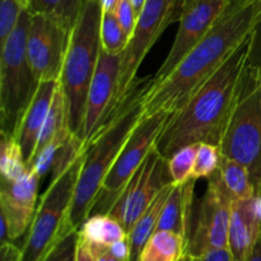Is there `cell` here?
I'll list each match as a JSON object with an SVG mask.
<instances>
[{"label":"cell","mask_w":261,"mask_h":261,"mask_svg":"<svg viewBox=\"0 0 261 261\" xmlns=\"http://www.w3.org/2000/svg\"><path fill=\"white\" fill-rule=\"evenodd\" d=\"M260 24L261 0H231L205 37L175 70L155 88L142 92L143 117L177 111Z\"/></svg>","instance_id":"cell-1"},{"label":"cell","mask_w":261,"mask_h":261,"mask_svg":"<svg viewBox=\"0 0 261 261\" xmlns=\"http://www.w3.org/2000/svg\"><path fill=\"white\" fill-rule=\"evenodd\" d=\"M256 35L257 31L250 35L218 71L171 114L155 145L166 160L185 145L221 144L251 63Z\"/></svg>","instance_id":"cell-2"},{"label":"cell","mask_w":261,"mask_h":261,"mask_svg":"<svg viewBox=\"0 0 261 261\" xmlns=\"http://www.w3.org/2000/svg\"><path fill=\"white\" fill-rule=\"evenodd\" d=\"M144 83L140 81L134 92L127 97L124 106L86 144L83 165L70 211L71 224L76 231L91 216L105 178L116 162L130 134L143 117L140 94Z\"/></svg>","instance_id":"cell-3"},{"label":"cell","mask_w":261,"mask_h":261,"mask_svg":"<svg viewBox=\"0 0 261 261\" xmlns=\"http://www.w3.org/2000/svg\"><path fill=\"white\" fill-rule=\"evenodd\" d=\"M101 0H87L70 33L60 83L68 109L69 126L81 138L86 117L87 96L101 51Z\"/></svg>","instance_id":"cell-4"},{"label":"cell","mask_w":261,"mask_h":261,"mask_svg":"<svg viewBox=\"0 0 261 261\" xmlns=\"http://www.w3.org/2000/svg\"><path fill=\"white\" fill-rule=\"evenodd\" d=\"M31 13L25 9L14 31L2 45L0 59V120L2 137L17 138L23 116L40 82L27 58V35Z\"/></svg>","instance_id":"cell-5"},{"label":"cell","mask_w":261,"mask_h":261,"mask_svg":"<svg viewBox=\"0 0 261 261\" xmlns=\"http://www.w3.org/2000/svg\"><path fill=\"white\" fill-rule=\"evenodd\" d=\"M222 155L249 170L261 196V66L250 63L236 106L221 140Z\"/></svg>","instance_id":"cell-6"},{"label":"cell","mask_w":261,"mask_h":261,"mask_svg":"<svg viewBox=\"0 0 261 261\" xmlns=\"http://www.w3.org/2000/svg\"><path fill=\"white\" fill-rule=\"evenodd\" d=\"M83 154L63 175L51 181L41 198L27 239L20 247V261H45L68 234L76 231L71 224L70 211L83 165Z\"/></svg>","instance_id":"cell-7"},{"label":"cell","mask_w":261,"mask_h":261,"mask_svg":"<svg viewBox=\"0 0 261 261\" xmlns=\"http://www.w3.org/2000/svg\"><path fill=\"white\" fill-rule=\"evenodd\" d=\"M184 2L185 0H145L144 7L138 15L137 25L130 37L129 45L121 55L119 83L110 119L124 106L127 97L140 83V81H137L140 64L163 31L173 20H178Z\"/></svg>","instance_id":"cell-8"},{"label":"cell","mask_w":261,"mask_h":261,"mask_svg":"<svg viewBox=\"0 0 261 261\" xmlns=\"http://www.w3.org/2000/svg\"><path fill=\"white\" fill-rule=\"evenodd\" d=\"M170 116V112H158L140 119L122 147L116 162L105 178L91 216L107 214L111 211L115 201L117 200L130 178L142 166L150 150L157 145Z\"/></svg>","instance_id":"cell-9"},{"label":"cell","mask_w":261,"mask_h":261,"mask_svg":"<svg viewBox=\"0 0 261 261\" xmlns=\"http://www.w3.org/2000/svg\"><path fill=\"white\" fill-rule=\"evenodd\" d=\"M233 199L227 193L219 170L208 177L203 198L194 205L186 256L195 259L212 249L228 247V229Z\"/></svg>","instance_id":"cell-10"},{"label":"cell","mask_w":261,"mask_h":261,"mask_svg":"<svg viewBox=\"0 0 261 261\" xmlns=\"http://www.w3.org/2000/svg\"><path fill=\"white\" fill-rule=\"evenodd\" d=\"M231 0H185L178 18L175 42L157 73L144 83L143 91H149L162 83L191 50L205 37Z\"/></svg>","instance_id":"cell-11"},{"label":"cell","mask_w":261,"mask_h":261,"mask_svg":"<svg viewBox=\"0 0 261 261\" xmlns=\"http://www.w3.org/2000/svg\"><path fill=\"white\" fill-rule=\"evenodd\" d=\"M167 184H172L168 172V160L154 147L130 178L107 214L117 219L129 233L161 189Z\"/></svg>","instance_id":"cell-12"},{"label":"cell","mask_w":261,"mask_h":261,"mask_svg":"<svg viewBox=\"0 0 261 261\" xmlns=\"http://www.w3.org/2000/svg\"><path fill=\"white\" fill-rule=\"evenodd\" d=\"M71 31L43 14H31L27 58L38 82L59 81Z\"/></svg>","instance_id":"cell-13"},{"label":"cell","mask_w":261,"mask_h":261,"mask_svg":"<svg viewBox=\"0 0 261 261\" xmlns=\"http://www.w3.org/2000/svg\"><path fill=\"white\" fill-rule=\"evenodd\" d=\"M41 178L28 170L18 180L3 181L0 190V242H13L30 229Z\"/></svg>","instance_id":"cell-14"},{"label":"cell","mask_w":261,"mask_h":261,"mask_svg":"<svg viewBox=\"0 0 261 261\" xmlns=\"http://www.w3.org/2000/svg\"><path fill=\"white\" fill-rule=\"evenodd\" d=\"M120 66L121 55H112L101 48L96 71L88 89L86 117L81 134V139L86 144L110 120L119 83Z\"/></svg>","instance_id":"cell-15"},{"label":"cell","mask_w":261,"mask_h":261,"mask_svg":"<svg viewBox=\"0 0 261 261\" xmlns=\"http://www.w3.org/2000/svg\"><path fill=\"white\" fill-rule=\"evenodd\" d=\"M261 233V196L232 204L228 250L232 261H246Z\"/></svg>","instance_id":"cell-16"},{"label":"cell","mask_w":261,"mask_h":261,"mask_svg":"<svg viewBox=\"0 0 261 261\" xmlns=\"http://www.w3.org/2000/svg\"><path fill=\"white\" fill-rule=\"evenodd\" d=\"M58 86L59 81L40 82L37 91L23 116L22 124L18 130L15 139L18 140L20 148H22L23 157H24L28 168L32 162L33 155H35L38 138H40L41 130H42L46 117L50 111L51 105H53Z\"/></svg>","instance_id":"cell-17"},{"label":"cell","mask_w":261,"mask_h":261,"mask_svg":"<svg viewBox=\"0 0 261 261\" xmlns=\"http://www.w3.org/2000/svg\"><path fill=\"white\" fill-rule=\"evenodd\" d=\"M195 178L181 185H173L155 231H172L185 237L188 245V236L190 232L191 219L194 213V188Z\"/></svg>","instance_id":"cell-18"},{"label":"cell","mask_w":261,"mask_h":261,"mask_svg":"<svg viewBox=\"0 0 261 261\" xmlns=\"http://www.w3.org/2000/svg\"><path fill=\"white\" fill-rule=\"evenodd\" d=\"M78 237L98 255L115 242L127 239V232L110 214H92L79 227Z\"/></svg>","instance_id":"cell-19"},{"label":"cell","mask_w":261,"mask_h":261,"mask_svg":"<svg viewBox=\"0 0 261 261\" xmlns=\"http://www.w3.org/2000/svg\"><path fill=\"white\" fill-rule=\"evenodd\" d=\"M173 184H167L161 189L160 193L152 201L147 211L139 217L137 223L132 228V231L127 233V240L130 244V252H132V259L130 261H138L143 247L147 244L149 237L155 232L160 222L161 214H162L163 206H165L166 200L172 190Z\"/></svg>","instance_id":"cell-20"},{"label":"cell","mask_w":261,"mask_h":261,"mask_svg":"<svg viewBox=\"0 0 261 261\" xmlns=\"http://www.w3.org/2000/svg\"><path fill=\"white\" fill-rule=\"evenodd\" d=\"M71 135H73V133H71L70 126H69V116L68 109H66L65 96H64L60 83H59L53 105H51V109L48 111L47 117H46L42 130H41L40 138H38L35 155L42 148L50 144L51 142H66ZM35 155H33V158H35Z\"/></svg>","instance_id":"cell-21"},{"label":"cell","mask_w":261,"mask_h":261,"mask_svg":"<svg viewBox=\"0 0 261 261\" xmlns=\"http://www.w3.org/2000/svg\"><path fill=\"white\" fill-rule=\"evenodd\" d=\"M186 240L172 231H155L143 247L138 261H181L186 256Z\"/></svg>","instance_id":"cell-22"},{"label":"cell","mask_w":261,"mask_h":261,"mask_svg":"<svg viewBox=\"0 0 261 261\" xmlns=\"http://www.w3.org/2000/svg\"><path fill=\"white\" fill-rule=\"evenodd\" d=\"M87 0H31L27 9L31 14H43L58 20L73 31Z\"/></svg>","instance_id":"cell-23"},{"label":"cell","mask_w":261,"mask_h":261,"mask_svg":"<svg viewBox=\"0 0 261 261\" xmlns=\"http://www.w3.org/2000/svg\"><path fill=\"white\" fill-rule=\"evenodd\" d=\"M219 173L227 193L231 195L233 201L246 200L256 196L249 170L240 162L223 157Z\"/></svg>","instance_id":"cell-24"},{"label":"cell","mask_w":261,"mask_h":261,"mask_svg":"<svg viewBox=\"0 0 261 261\" xmlns=\"http://www.w3.org/2000/svg\"><path fill=\"white\" fill-rule=\"evenodd\" d=\"M30 170L23 157L22 148L15 138L2 137L0 147V173L3 181L18 180Z\"/></svg>","instance_id":"cell-25"},{"label":"cell","mask_w":261,"mask_h":261,"mask_svg":"<svg viewBox=\"0 0 261 261\" xmlns=\"http://www.w3.org/2000/svg\"><path fill=\"white\" fill-rule=\"evenodd\" d=\"M101 48L112 55H122L129 45L130 37L120 25L115 13L102 12Z\"/></svg>","instance_id":"cell-26"},{"label":"cell","mask_w":261,"mask_h":261,"mask_svg":"<svg viewBox=\"0 0 261 261\" xmlns=\"http://www.w3.org/2000/svg\"><path fill=\"white\" fill-rule=\"evenodd\" d=\"M198 144L185 145L168 158V172L173 185H181L193 178Z\"/></svg>","instance_id":"cell-27"},{"label":"cell","mask_w":261,"mask_h":261,"mask_svg":"<svg viewBox=\"0 0 261 261\" xmlns=\"http://www.w3.org/2000/svg\"><path fill=\"white\" fill-rule=\"evenodd\" d=\"M221 148L219 145L200 143L198 144L195 166H194L193 178H208L219 170L222 162Z\"/></svg>","instance_id":"cell-28"},{"label":"cell","mask_w":261,"mask_h":261,"mask_svg":"<svg viewBox=\"0 0 261 261\" xmlns=\"http://www.w3.org/2000/svg\"><path fill=\"white\" fill-rule=\"evenodd\" d=\"M27 5L22 0H2L0 3V43H4L19 22Z\"/></svg>","instance_id":"cell-29"},{"label":"cell","mask_w":261,"mask_h":261,"mask_svg":"<svg viewBox=\"0 0 261 261\" xmlns=\"http://www.w3.org/2000/svg\"><path fill=\"white\" fill-rule=\"evenodd\" d=\"M78 231L71 232L53 250L45 261H75Z\"/></svg>","instance_id":"cell-30"},{"label":"cell","mask_w":261,"mask_h":261,"mask_svg":"<svg viewBox=\"0 0 261 261\" xmlns=\"http://www.w3.org/2000/svg\"><path fill=\"white\" fill-rule=\"evenodd\" d=\"M115 15H116L117 20H119L122 30L125 31V33L129 37H132L138 20V13L133 7L132 2L130 0H121L120 4L117 5L116 10H115Z\"/></svg>","instance_id":"cell-31"},{"label":"cell","mask_w":261,"mask_h":261,"mask_svg":"<svg viewBox=\"0 0 261 261\" xmlns=\"http://www.w3.org/2000/svg\"><path fill=\"white\" fill-rule=\"evenodd\" d=\"M109 251L120 261H130L132 259V252H130L129 240L124 239L115 242L109 247Z\"/></svg>","instance_id":"cell-32"},{"label":"cell","mask_w":261,"mask_h":261,"mask_svg":"<svg viewBox=\"0 0 261 261\" xmlns=\"http://www.w3.org/2000/svg\"><path fill=\"white\" fill-rule=\"evenodd\" d=\"M22 249L13 242H3L0 245V261H20Z\"/></svg>","instance_id":"cell-33"},{"label":"cell","mask_w":261,"mask_h":261,"mask_svg":"<svg viewBox=\"0 0 261 261\" xmlns=\"http://www.w3.org/2000/svg\"><path fill=\"white\" fill-rule=\"evenodd\" d=\"M193 261H232V256L228 247H226V249H212L204 252L200 256L193 259Z\"/></svg>","instance_id":"cell-34"},{"label":"cell","mask_w":261,"mask_h":261,"mask_svg":"<svg viewBox=\"0 0 261 261\" xmlns=\"http://www.w3.org/2000/svg\"><path fill=\"white\" fill-rule=\"evenodd\" d=\"M75 261H97V255L92 251L91 247L82 241L78 237L76 244V259Z\"/></svg>","instance_id":"cell-35"},{"label":"cell","mask_w":261,"mask_h":261,"mask_svg":"<svg viewBox=\"0 0 261 261\" xmlns=\"http://www.w3.org/2000/svg\"><path fill=\"white\" fill-rule=\"evenodd\" d=\"M246 261H261V233L259 239H257L256 242H255L254 246H252L251 251H250Z\"/></svg>","instance_id":"cell-36"},{"label":"cell","mask_w":261,"mask_h":261,"mask_svg":"<svg viewBox=\"0 0 261 261\" xmlns=\"http://www.w3.org/2000/svg\"><path fill=\"white\" fill-rule=\"evenodd\" d=\"M121 0H101V8L102 12L107 13H115L117 5L120 4Z\"/></svg>","instance_id":"cell-37"},{"label":"cell","mask_w":261,"mask_h":261,"mask_svg":"<svg viewBox=\"0 0 261 261\" xmlns=\"http://www.w3.org/2000/svg\"><path fill=\"white\" fill-rule=\"evenodd\" d=\"M97 261H120V260H117L116 257L109 251V249H106L103 250L101 254L97 255Z\"/></svg>","instance_id":"cell-38"},{"label":"cell","mask_w":261,"mask_h":261,"mask_svg":"<svg viewBox=\"0 0 261 261\" xmlns=\"http://www.w3.org/2000/svg\"><path fill=\"white\" fill-rule=\"evenodd\" d=\"M130 2H132V4H133V7H134V9L137 10L138 15H139L140 10H142V8L144 7L145 0H130Z\"/></svg>","instance_id":"cell-39"},{"label":"cell","mask_w":261,"mask_h":261,"mask_svg":"<svg viewBox=\"0 0 261 261\" xmlns=\"http://www.w3.org/2000/svg\"><path fill=\"white\" fill-rule=\"evenodd\" d=\"M251 63H252V64H256V65H260V66H261V55H260V58L257 59L256 61H251Z\"/></svg>","instance_id":"cell-40"},{"label":"cell","mask_w":261,"mask_h":261,"mask_svg":"<svg viewBox=\"0 0 261 261\" xmlns=\"http://www.w3.org/2000/svg\"><path fill=\"white\" fill-rule=\"evenodd\" d=\"M22 2L24 3V4L27 5V8H28V4H30V2H31V0H22Z\"/></svg>","instance_id":"cell-41"},{"label":"cell","mask_w":261,"mask_h":261,"mask_svg":"<svg viewBox=\"0 0 261 261\" xmlns=\"http://www.w3.org/2000/svg\"><path fill=\"white\" fill-rule=\"evenodd\" d=\"M190 261H193V259H191V257H190Z\"/></svg>","instance_id":"cell-42"}]
</instances>
